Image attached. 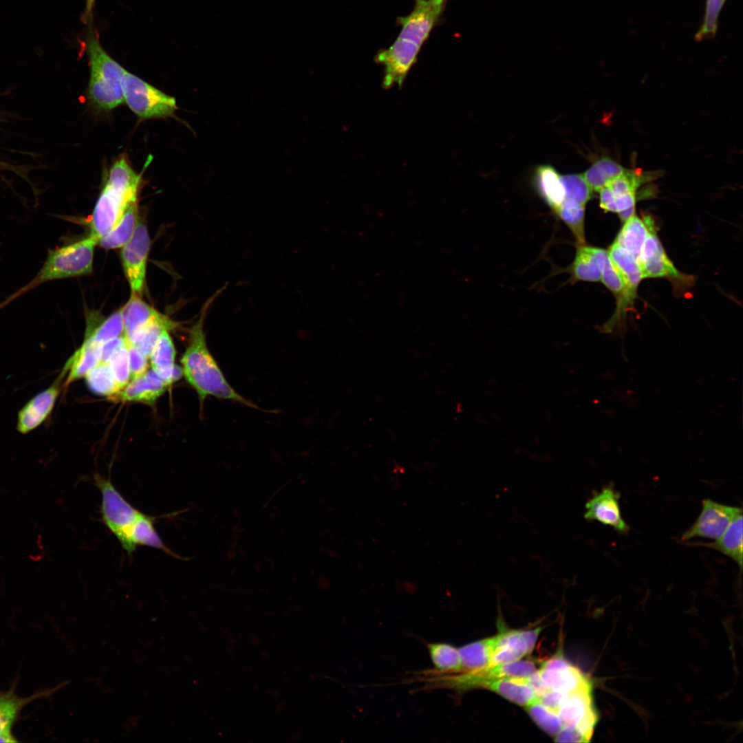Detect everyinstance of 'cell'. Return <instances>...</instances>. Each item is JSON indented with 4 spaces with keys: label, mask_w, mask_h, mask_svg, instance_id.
<instances>
[{
    "label": "cell",
    "mask_w": 743,
    "mask_h": 743,
    "mask_svg": "<svg viewBox=\"0 0 743 743\" xmlns=\"http://www.w3.org/2000/svg\"><path fill=\"white\" fill-rule=\"evenodd\" d=\"M447 0H415L412 11L397 19L400 32L391 46L380 50L374 61L383 66L382 85L400 88L424 41L440 21Z\"/></svg>",
    "instance_id": "cell-1"
},
{
    "label": "cell",
    "mask_w": 743,
    "mask_h": 743,
    "mask_svg": "<svg viewBox=\"0 0 743 743\" xmlns=\"http://www.w3.org/2000/svg\"><path fill=\"white\" fill-rule=\"evenodd\" d=\"M224 288L215 292L204 303L198 319L189 330L187 347L181 358L183 375L196 391L201 409L206 398L213 396L222 400H233L258 409L259 408L257 405L230 386L206 344L204 330L206 312Z\"/></svg>",
    "instance_id": "cell-2"
},
{
    "label": "cell",
    "mask_w": 743,
    "mask_h": 743,
    "mask_svg": "<svg viewBox=\"0 0 743 743\" xmlns=\"http://www.w3.org/2000/svg\"><path fill=\"white\" fill-rule=\"evenodd\" d=\"M94 480L101 493L100 510L103 521L126 552L130 554L138 546H146L175 557L158 535L153 517L130 504L110 479L96 474Z\"/></svg>",
    "instance_id": "cell-3"
},
{
    "label": "cell",
    "mask_w": 743,
    "mask_h": 743,
    "mask_svg": "<svg viewBox=\"0 0 743 743\" xmlns=\"http://www.w3.org/2000/svg\"><path fill=\"white\" fill-rule=\"evenodd\" d=\"M142 174L132 169L125 156L111 166L89 224V235L98 242L116 224L129 204L138 200Z\"/></svg>",
    "instance_id": "cell-4"
},
{
    "label": "cell",
    "mask_w": 743,
    "mask_h": 743,
    "mask_svg": "<svg viewBox=\"0 0 743 743\" xmlns=\"http://www.w3.org/2000/svg\"><path fill=\"white\" fill-rule=\"evenodd\" d=\"M97 245L98 240L89 235L75 242L50 250L43 267L36 276L1 303L0 308L47 281L91 274L94 249Z\"/></svg>",
    "instance_id": "cell-5"
},
{
    "label": "cell",
    "mask_w": 743,
    "mask_h": 743,
    "mask_svg": "<svg viewBox=\"0 0 743 743\" xmlns=\"http://www.w3.org/2000/svg\"><path fill=\"white\" fill-rule=\"evenodd\" d=\"M90 63L88 96L101 110H111L124 102L122 80L125 70L103 49L91 34L87 43Z\"/></svg>",
    "instance_id": "cell-6"
},
{
    "label": "cell",
    "mask_w": 743,
    "mask_h": 743,
    "mask_svg": "<svg viewBox=\"0 0 743 743\" xmlns=\"http://www.w3.org/2000/svg\"><path fill=\"white\" fill-rule=\"evenodd\" d=\"M537 671L533 661L519 660L512 663L490 665L485 667L451 674H438L433 670L422 672V678L433 687L457 691L482 688L488 682L502 678H527Z\"/></svg>",
    "instance_id": "cell-7"
},
{
    "label": "cell",
    "mask_w": 743,
    "mask_h": 743,
    "mask_svg": "<svg viewBox=\"0 0 743 743\" xmlns=\"http://www.w3.org/2000/svg\"><path fill=\"white\" fill-rule=\"evenodd\" d=\"M124 101L142 118H166L177 109L175 98L125 71L122 80Z\"/></svg>",
    "instance_id": "cell-8"
},
{
    "label": "cell",
    "mask_w": 743,
    "mask_h": 743,
    "mask_svg": "<svg viewBox=\"0 0 743 743\" xmlns=\"http://www.w3.org/2000/svg\"><path fill=\"white\" fill-rule=\"evenodd\" d=\"M660 171L626 169L610 181L599 192L600 207L606 212L619 213L635 207L637 191L647 182L660 177Z\"/></svg>",
    "instance_id": "cell-9"
},
{
    "label": "cell",
    "mask_w": 743,
    "mask_h": 743,
    "mask_svg": "<svg viewBox=\"0 0 743 743\" xmlns=\"http://www.w3.org/2000/svg\"><path fill=\"white\" fill-rule=\"evenodd\" d=\"M150 238L145 223L138 220L133 234L122 247L123 270L131 292L142 296L145 282Z\"/></svg>",
    "instance_id": "cell-10"
},
{
    "label": "cell",
    "mask_w": 743,
    "mask_h": 743,
    "mask_svg": "<svg viewBox=\"0 0 743 743\" xmlns=\"http://www.w3.org/2000/svg\"><path fill=\"white\" fill-rule=\"evenodd\" d=\"M558 713L564 726H575L590 740L598 721L590 680L566 694Z\"/></svg>",
    "instance_id": "cell-11"
},
{
    "label": "cell",
    "mask_w": 743,
    "mask_h": 743,
    "mask_svg": "<svg viewBox=\"0 0 743 743\" xmlns=\"http://www.w3.org/2000/svg\"><path fill=\"white\" fill-rule=\"evenodd\" d=\"M740 513H742L741 508L722 504L709 499H704L700 514L680 539L686 541L695 537L717 539Z\"/></svg>",
    "instance_id": "cell-12"
},
{
    "label": "cell",
    "mask_w": 743,
    "mask_h": 743,
    "mask_svg": "<svg viewBox=\"0 0 743 743\" xmlns=\"http://www.w3.org/2000/svg\"><path fill=\"white\" fill-rule=\"evenodd\" d=\"M67 372L63 368L53 383L32 397L20 409L17 416V430L26 434L43 424L52 411L55 402L64 387Z\"/></svg>",
    "instance_id": "cell-13"
},
{
    "label": "cell",
    "mask_w": 743,
    "mask_h": 743,
    "mask_svg": "<svg viewBox=\"0 0 743 743\" xmlns=\"http://www.w3.org/2000/svg\"><path fill=\"white\" fill-rule=\"evenodd\" d=\"M541 627L527 630L510 629L497 634V639L491 665L512 663L531 653Z\"/></svg>",
    "instance_id": "cell-14"
},
{
    "label": "cell",
    "mask_w": 743,
    "mask_h": 743,
    "mask_svg": "<svg viewBox=\"0 0 743 743\" xmlns=\"http://www.w3.org/2000/svg\"><path fill=\"white\" fill-rule=\"evenodd\" d=\"M537 672L548 689L563 693H567L590 680L577 667L566 660L561 654L554 655L545 661Z\"/></svg>",
    "instance_id": "cell-15"
},
{
    "label": "cell",
    "mask_w": 743,
    "mask_h": 743,
    "mask_svg": "<svg viewBox=\"0 0 743 743\" xmlns=\"http://www.w3.org/2000/svg\"><path fill=\"white\" fill-rule=\"evenodd\" d=\"M620 494L611 486L604 488L585 504L584 517L610 526L621 533H627L629 526L622 517Z\"/></svg>",
    "instance_id": "cell-16"
},
{
    "label": "cell",
    "mask_w": 743,
    "mask_h": 743,
    "mask_svg": "<svg viewBox=\"0 0 743 743\" xmlns=\"http://www.w3.org/2000/svg\"><path fill=\"white\" fill-rule=\"evenodd\" d=\"M168 386L152 369L134 378L111 400L153 405Z\"/></svg>",
    "instance_id": "cell-17"
},
{
    "label": "cell",
    "mask_w": 743,
    "mask_h": 743,
    "mask_svg": "<svg viewBox=\"0 0 743 743\" xmlns=\"http://www.w3.org/2000/svg\"><path fill=\"white\" fill-rule=\"evenodd\" d=\"M121 309L124 336L129 343H132L151 322L164 316L133 292Z\"/></svg>",
    "instance_id": "cell-18"
},
{
    "label": "cell",
    "mask_w": 743,
    "mask_h": 743,
    "mask_svg": "<svg viewBox=\"0 0 743 743\" xmlns=\"http://www.w3.org/2000/svg\"><path fill=\"white\" fill-rule=\"evenodd\" d=\"M102 345L85 338L83 344L66 361L63 367L67 372L64 387L85 377L101 360Z\"/></svg>",
    "instance_id": "cell-19"
},
{
    "label": "cell",
    "mask_w": 743,
    "mask_h": 743,
    "mask_svg": "<svg viewBox=\"0 0 743 743\" xmlns=\"http://www.w3.org/2000/svg\"><path fill=\"white\" fill-rule=\"evenodd\" d=\"M604 249L584 244L579 246L572 265L574 280L596 282L601 281L602 268L607 257Z\"/></svg>",
    "instance_id": "cell-20"
},
{
    "label": "cell",
    "mask_w": 743,
    "mask_h": 743,
    "mask_svg": "<svg viewBox=\"0 0 743 743\" xmlns=\"http://www.w3.org/2000/svg\"><path fill=\"white\" fill-rule=\"evenodd\" d=\"M607 254L621 274L629 295L635 299L638 287L643 279L637 259L616 240Z\"/></svg>",
    "instance_id": "cell-21"
},
{
    "label": "cell",
    "mask_w": 743,
    "mask_h": 743,
    "mask_svg": "<svg viewBox=\"0 0 743 743\" xmlns=\"http://www.w3.org/2000/svg\"><path fill=\"white\" fill-rule=\"evenodd\" d=\"M694 546L707 547L718 550L732 559L742 568V513L738 514L729 524L723 534L713 542L689 543Z\"/></svg>",
    "instance_id": "cell-22"
},
{
    "label": "cell",
    "mask_w": 743,
    "mask_h": 743,
    "mask_svg": "<svg viewBox=\"0 0 743 743\" xmlns=\"http://www.w3.org/2000/svg\"><path fill=\"white\" fill-rule=\"evenodd\" d=\"M176 351L169 330L161 334L149 357L151 369L163 380L167 386L173 381Z\"/></svg>",
    "instance_id": "cell-23"
},
{
    "label": "cell",
    "mask_w": 743,
    "mask_h": 743,
    "mask_svg": "<svg viewBox=\"0 0 743 743\" xmlns=\"http://www.w3.org/2000/svg\"><path fill=\"white\" fill-rule=\"evenodd\" d=\"M138 200L129 204L116 224L102 237L98 245L106 249L122 248L131 237L138 219Z\"/></svg>",
    "instance_id": "cell-24"
},
{
    "label": "cell",
    "mask_w": 743,
    "mask_h": 743,
    "mask_svg": "<svg viewBox=\"0 0 743 743\" xmlns=\"http://www.w3.org/2000/svg\"><path fill=\"white\" fill-rule=\"evenodd\" d=\"M497 636L484 638L467 644L458 649L462 669L468 671L481 669L491 663ZM459 672V671H458Z\"/></svg>",
    "instance_id": "cell-25"
},
{
    "label": "cell",
    "mask_w": 743,
    "mask_h": 743,
    "mask_svg": "<svg viewBox=\"0 0 743 743\" xmlns=\"http://www.w3.org/2000/svg\"><path fill=\"white\" fill-rule=\"evenodd\" d=\"M482 688L494 691L524 707L538 699L533 689L524 678L499 679L484 684Z\"/></svg>",
    "instance_id": "cell-26"
},
{
    "label": "cell",
    "mask_w": 743,
    "mask_h": 743,
    "mask_svg": "<svg viewBox=\"0 0 743 743\" xmlns=\"http://www.w3.org/2000/svg\"><path fill=\"white\" fill-rule=\"evenodd\" d=\"M638 263L643 279L665 277L675 281H689L687 279H685L687 277L683 275L674 266L667 257L662 244L649 256L638 261Z\"/></svg>",
    "instance_id": "cell-27"
},
{
    "label": "cell",
    "mask_w": 743,
    "mask_h": 743,
    "mask_svg": "<svg viewBox=\"0 0 743 743\" xmlns=\"http://www.w3.org/2000/svg\"><path fill=\"white\" fill-rule=\"evenodd\" d=\"M535 182L543 198L556 211L564 201L566 195L560 175L552 166L542 165L536 169Z\"/></svg>",
    "instance_id": "cell-28"
},
{
    "label": "cell",
    "mask_w": 743,
    "mask_h": 743,
    "mask_svg": "<svg viewBox=\"0 0 743 743\" xmlns=\"http://www.w3.org/2000/svg\"><path fill=\"white\" fill-rule=\"evenodd\" d=\"M648 232V226L644 217L641 219L634 214L624 222L615 240L637 259Z\"/></svg>",
    "instance_id": "cell-29"
},
{
    "label": "cell",
    "mask_w": 743,
    "mask_h": 743,
    "mask_svg": "<svg viewBox=\"0 0 743 743\" xmlns=\"http://www.w3.org/2000/svg\"><path fill=\"white\" fill-rule=\"evenodd\" d=\"M433 671L438 674H451L462 669L458 649L444 643H431L427 645Z\"/></svg>",
    "instance_id": "cell-30"
},
{
    "label": "cell",
    "mask_w": 743,
    "mask_h": 743,
    "mask_svg": "<svg viewBox=\"0 0 743 743\" xmlns=\"http://www.w3.org/2000/svg\"><path fill=\"white\" fill-rule=\"evenodd\" d=\"M626 169L615 160L605 157L596 160L582 175L592 191H599Z\"/></svg>",
    "instance_id": "cell-31"
},
{
    "label": "cell",
    "mask_w": 743,
    "mask_h": 743,
    "mask_svg": "<svg viewBox=\"0 0 743 743\" xmlns=\"http://www.w3.org/2000/svg\"><path fill=\"white\" fill-rule=\"evenodd\" d=\"M177 325L164 315L162 318L151 322L131 343L145 358L149 357L155 346L161 334L165 330H172L175 329Z\"/></svg>",
    "instance_id": "cell-32"
},
{
    "label": "cell",
    "mask_w": 743,
    "mask_h": 743,
    "mask_svg": "<svg viewBox=\"0 0 743 743\" xmlns=\"http://www.w3.org/2000/svg\"><path fill=\"white\" fill-rule=\"evenodd\" d=\"M85 378L89 389L95 394L111 399L120 391L110 367L106 363L100 362Z\"/></svg>",
    "instance_id": "cell-33"
},
{
    "label": "cell",
    "mask_w": 743,
    "mask_h": 743,
    "mask_svg": "<svg viewBox=\"0 0 743 743\" xmlns=\"http://www.w3.org/2000/svg\"><path fill=\"white\" fill-rule=\"evenodd\" d=\"M123 334L124 324L120 308L96 326L87 324L85 338L103 345Z\"/></svg>",
    "instance_id": "cell-34"
},
{
    "label": "cell",
    "mask_w": 743,
    "mask_h": 743,
    "mask_svg": "<svg viewBox=\"0 0 743 743\" xmlns=\"http://www.w3.org/2000/svg\"><path fill=\"white\" fill-rule=\"evenodd\" d=\"M555 212L572 230L579 245H583L585 242V205L574 201L564 200Z\"/></svg>",
    "instance_id": "cell-35"
},
{
    "label": "cell",
    "mask_w": 743,
    "mask_h": 743,
    "mask_svg": "<svg viewBox=\"0 0 743 743\" xmlns=\"http://www.w3.org/2000/svg\"><path fill=\"white\" fill-rule=\"evenodd\" d=\"M533 720L546 733L555 736L564 726L557 712L541 704L539 700L525 707Z\"/></svg>",
    "instance_id": "cell-36"
},
{
    "label": "cell",
    "mask_w": 743,
    "mask_h": 743,
    "mask_svg": "<svg viewBox=\"0 0 743 743\" xmlns=\"http://www.w3.org/2000/svg\"><path fill=\"white\" fill-rule=\"evenodd\" d=\"M565 189V200L574 201L583 205L587 204L592 195V190L582 175L568 174L560 175Z\"/></svg>",
    "instance_id": "cell-37"
},
{
    "label": "cell",
    "mask_w": 743,
    "mask_h": 743,
    "mask_svg": "<svg viewBox=\"0 0 743 743\" xmlns=\"http://www.w3.org/2000/svg\"><path fill=\"white\" fill-rule=\"evenodd\" d=\"M106 363L109 366L120 391L122 390L131 380L127 341L111 355Z\"/></svg>",
    "instance_id": "cell-38"
},
{
    "label": "cell",
    "mask_w": 743,
    "mask_h": 743,
    "mask_svg": "<svg viewBox=\"0 0 743 743\" xmlns=\"http://www.w3.org/2000/svg\"><path fill=\"white\" fill-rule=\"evenodd\" d=\"M725 1L726 0H707L704 21L696 34V40L700 41L715 36L719 14Z\"/></svg>",
    "instance_id": "cell-39"
},
{
    "label": "cell",
    "mask_w": 743,
    "mask_h": 743,
    "mask_svg": "<svg viewBox=\"0 0 743 743\" xmlns=\"http://www.w3.org/2000/svg\"><path fill=\"white\" fill-rule=\"evenodd\" d=\"M41 694L23 698L12 691L0 693V721L14 722L22 708Z\"/></svg>",
    "instance_id": "cell-40"
},
{
    "label": "cell",
    "mask_w": 743,
    "mask_h": 743,
    "mask_svg": "<svg viewBox=\"0 0 743 743\" xmlns=\"http://www.w3.org/2000/svg\"><path fill=\"white\" fill-rule=\"evenodd\" d=\"M131 380L144 374L149 367L148 359L128 343Z\"/></svg>",
    "instance_id": "cell-41"
},
{
    "label": "cell",
    "mask_w": 743,
    "mask_h": 743,
    "mask_svg": "<svg viewBox=\"0 0 743 743\" xmlns=\"http://www.w3.org/2000/svg\"><path fill=\"white\" fill-rule=\"evenodd\" d=\"M558 742H587L590 740L577 727L572 725L564 726L554 736Z\"/></svg>",
    "instance_id": "cell-42"
},
{
    "label": "cell",
    "mask_w": 743,
    "mask_h": 743,
    "mask_svg": "<svg viewBox=\"0 0 743 743\" xmlns=\"http://www.w3.org/2000/svg\"><path fill=\"white\" fill-rule=\"evenodd\" d=\"M566 694L548 689L538 696V700L546 707L558 713Z\"/></svg>",
    "instance_id": "cell-43"
},
{
    "label": "cell",
    "mask_w": 743,
    "mask_h": 743,
    "mask_svg": "<svg viewBox=\"0 0 743 743\" xmlns=\"http://www.w3.org/2000/svg\"><path fill=\"white\" fill-rule=\"evenodd\" d=\"M13 722L0 721V742H15L11 729Z\"/></svg>",
    "instance_id": "cell-44"
},
{
    "label": "cell",
    "mask_w": 743,
    "mask_h": 743,
    "mask_svg": "<svg viewBox=\"0 0 743 743\" xmlns=\"http://www.w3.org/2000/svg\"><path fill=\"white\" fill-rule=\"evenodd\" d=\"M8 170L18 174L19 176L25 179L26 175L25 171L19 166H16L2 160H0V171Z\"/></svg>",
    "instance_id": "cell-45"
},
{
    "label": "cell",
    "mask_w": 743,
    "mask_h": 743,
    "mask_svg": "<svg viewBox=\"0 0 743 743\" xmlns=\"http://www.w3.org/2000/svg\"><path fill=\"white\" fill-rule=\"evenodd\" d=\"M94 1V0H87V10H86L87 15H89L90 14V12L91 11V9H92V7H93Z\"/></svg>",
    "instance_id": "cell-46"
}]
</instances>
